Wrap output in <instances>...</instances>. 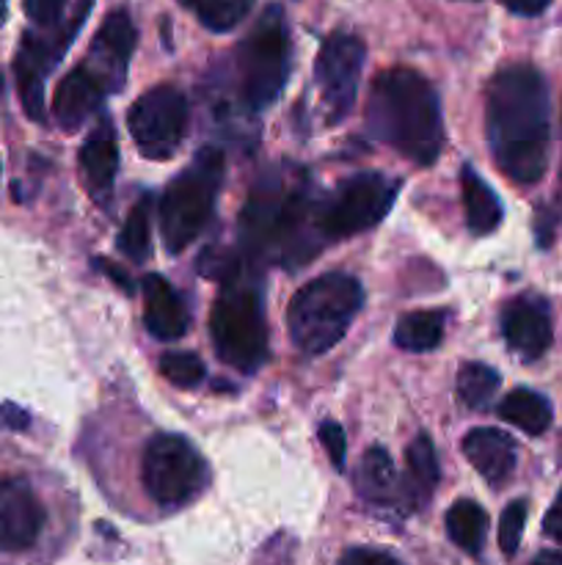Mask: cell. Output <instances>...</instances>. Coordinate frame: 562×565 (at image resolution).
Instances as JSON below:
<instances>
[{
    "label": "cell",
    "mask_w": 562,
    "mask_h": 565,
    "mask_svg": "<svg viewBox=\"0 0 562 565\" xmlns=\"http://www.w3.org/2000/svg\"><path fill=\"white\" fill-rule=\"evenodd\" d=\"M485 136L501 174L534 185L549 166L551 108L545 77L532 64H510L485 88Z\"/></svg>",
    "instance_id": "1"
},
{
    "label": "cell",
    "mask_w": 562,
    "mask_h": 565,
    "mask_svg": "<svg viewBox=\"0 0 562 565\" xmlns=\"http://www.w3.org/2000/svg\"><path fill=\"white\" fill-rule=\"evenodd\" d=\"M367 130L411 163L433 166L444 149V119L428 77L408 66L380 72L369 88Z\"/></svg>",
    "instance_id": "2"
},
{
    "label": "cell",
    "mask_w": 562,
    "mask_h": 565,
    "mask_svg": "<svg viewBox=\"0 0 562 565\" xmlns=\"http://www.w3.org/2000/svg\"><path fill=\"white\" fill-rule=\"evenodd\" d=\"M242 246L259 259L290 263L317 252V204L301 171H273L248 196L240 215Z\"/></svg>",
    "instance_id": "3"
},
{
    "label": "cell",
    "mask_w": 562,
    "mask_h": 565,
    "mask_svg": "<svg viewBox=\"0 0 562 565\" xmlns=\"http://www.w3.org/2000/svg\"><path fill=\"white\" fill-rule=\"evenodd\" d=\"M364 303L358 279L347 274H323L303 285L287 307L290 340L303 356L328 353L350 329Z\"/></svg>",
    "instance_id": "4"
},
{
    "label": "cell",
    "mask_w": 562,
    "mask_h": 565,
    "mask_svg": "<svg viewBox=\"0 0 562 565\" xmlns=\"http://www.w3.org/2000/svg\"><path fill=\"white\" fill-rule=\"evenodd\" d=\"M292 66L290 22L281 6H268L251 31L235 47V75L240 99L251 110H264L281 97Z\"/></svg>",
    "instance_id": "5"
},
{
    "label": "cell",
    "mask_w": 562,
    "mask_h": 565,
    "mask_svg": "<svg viewBox=\"0 0 562 565\" xmlns=\"http://www.w3.org/2000/svg\"><path fill=\"white\" fill-rule=\"evenodd\" d=\"M209 337L220 362L237 373H257L262 367L268 359V320L257 287L240 276L220 285L209 312Z\"/></svg>",
    "instance_id": "6"
},
{
    "label": "cell",
    "mask_w": 562,
    "mask_h": 565,
    "mask_svg": "<svg viewBox=\"0 0 562 565\" xmlns=\"http://www.w3.org/2000/svg\"><path fill=\"white\" fill-rule=\"evenodd\" d=\"M224 152L207 147L165 188L163 199H160V232H163L165 252H185L202 235L213 215L215 196L224 182Z\"/></svg>",
    "instance_id": "7"
},
{
    "label": "cell",
    "mask_w": 562,
    "mask_h": 565,
    "mask_svg": "<svg viewBox=\"0 0 562 565\" xmlns=\"http://www.w3.org/2000/svg\"><path fill=\"white\" fill-rule=\"evenodd\" d=\"M91 9L94 0H77L72 14L61 25L22 33L20 50L14 55V77L22 110L31 121H39V125L47 121V116H44V77L64 58L80 28L86 25Z\"/></svg>",
    "instance_id": "8"
},
{
    "label": "cell",
    "mask_w": 562,
    "mask_h": 565,
    "mask_svg": "<svg viewBox=\"0 0 562 565\" xmlns=\"http://www.w3.org/2000/svg\"><path fill=\"white\" fill-rule=\"evenodd\" d=\"M141 475L147 494L163 508H180L196 500L209 480L202 452L176 434H160L149 441Z\"/></svg>",
    "instance_id": "9"
},
{
    "label": "cell",
    "mask_w": 562,
    "mask_h": 565,
    "mask_svg": "<svg viewBox=\"0 0 562 565\" xmlns=\"http://www.w3.org/2000/svg\"><path fill=\"white\" fill-rule=\"evenodd\" d=\"M397 196V182L378 171H361L342 182L323 204H317V230L323 241L358 235L380 224Z\"/></svg>",
    "instance_id": "10"
},
{
    "label": "cell",
    "mask_w": 562,
    "mask_h": 565,
    "mask_svg": "<svg viewBox=\"0 0 562 565\" xmlns=\"http://www.w3.org/2000/svg\"><path fill=\"white\" fill-rule=\"evenodd\" d=\"M187 116L191 108L185 94L171 83H160L132 103L127 127L143 158L169 160L185 138Z\"/></svg>",
    "instance_id": "11"
},
{
    "label": "cell",
    "mask_w": 562,
    "mask_h": 565,
    "mask_svg": "<svg viewBox=\"0 0 562 565\" xmlns=\"http://www.w3.org/2000/svg\"><path fill=\"white\" fill-rule=\"evenodd\" d=\"M364 61H367V47L356 33L336 31L320 47L314 61V81L323 94L328 125H339L356 105Z\"/></svg>",
    "instance_id": "12"
},
{
    "label": "cell",
    "mask_w": 562,
    "mask_h": 565,
    "mask_svg": "<svg viewBox=\"0 0 562 565\" xmlns=\"http://www.w3.org/2000/svg\"><path fill=\"white\" fill-rule=\"evenodd\" d=\"M138 31L132 22L130 11L125 6L110 11L99 31L94 33L91 47H88V58L83 61L88 72L97 77L105 94L119 92L127 81V70H130V58L136 53Z\"/></svg>",
    "instance_id": "13"
},
{
    "label": "cell",
    "mask_w": 562,
    "mask_h": 565,
    "mask_svg": "<svg viewBox=\"0 0 562 565\" xmlns=\"http://www.w3.org/2000/svg\"><path fill=\"white\" fill-rule=\"evenodd\" d=\"M44 508L22 478L0 480V552H25L39 541Z\"/></svg>",
    "instance_id": "14"
},
{
    "label": "cell",
    "mask_w": 562,
    "mask_h": 565,
    "mask_svg": "<svg viewBox=\"0 0 562 565\" xmlns=\"http://www.w3.org/2000/svg\"><path fill=\"white\" fill-rule=\"evenodd\" d=\"M501 337L523 362H538L554 340L551 309L540 296H518L501 312Z\"/></svg>",
    "instance_id": "15"
},
{
    "label": "cell",
    "mask_w": 562,
    "mask_h": 565,
    "mask_svg": "<svg viewBox=\"0 0 562 565\" xmlns=\"http://www.w3.org/2000/svg\"><path fill=\"white\" fill-rule=\"evenodd\" d=\"M461 450L466 461L477 469L494 489L505 486L516 472L518 450L516 441L499 428H474L463 436Z\"/></svg>",
    "instance_id": "16"
},
{
    "label": "cell",
    "mask_w": 562,
    "mask_h": 565,
    "mask_svg": "<svg viewBox=\"0 0 562 565\" xmlns=\"http://www.w3.org/2000/svg\"><path fill=\"white\" fill-rule=\"evenodd\" d=\"M105 97V88L99 86L97 77L86 66H75L61 77L58 88L53 94V116L61 130L72 132L91 119L94 110L99 108Z\"/></svg>",
    "instance_id": "17"
},
{
    "label": "cell",
    "mask_w": 562,
    "mask_h": 565,
    "mask_svg": "<svg viewBox=\"0 0 562 565\" xmlns=\"http://www.w3.org/2000/svg\"><path fill=\"white\" fill-rule=\"evenodd\" d=\"M143 298H147V329L154 340L174 342L187 334L191 326V315H187L185 301L180 292L169 285L160 274H149L143 279Z\"/></svg>",
    "instance_id": "18"
},
{
    "label": "cell",
    "mask_w": 562,
    "mask_h": 565,
    "mask_svg": "<svg viewBox=\"0 0 562 565\" xmlns=\"http://www.w3.org/2000/svg\"><path fill=\"white\" fill-rule=\"evenodd\" d=\"M80 171L86 188L94 193V199L102 202L114 191L116 171H119V141L110 127V121H99L80 147Z\"/></svg>",
    "instance_id": "19"
},
{
    "label": "cell",
    "mask_w": 562,
    "mask_h": 565,
    "mask_svg": "<svg viewBox=\"0 0 562 565\" xmlns=\"http://www.w3.org/2000/svg\"><path fill=\"white\" fill-rule=\"evenodd\" d=\"M461 193H463V213H466V226L472 235L483 237V235H490V232L499 230L501 215H505L499 196L490 191L488 182H485L483 177L472 169V166H466V169H463Z\"/></svg>",
    "instance_id": "20"
},
{
    "label": "cell",
    "mask_w": 562,
    "mask_h": 565,
    "mask_svg": "<svg viewBox=\"0 0 562 565\" xmlns=\"http://www.w3.org/2000/svg\"><path fill=\"white\" fill-rule=\"evenodd\" d=\"M353 480H356V491L361 494V500L375 502V505H389L397 491H400L395 463H391L389 452L383 447H369L364 452Z\"/></svg>",
    "instance_id": "21"
},
{
    "label": "cell",
    "mask_w": 562,
    "mask_h": 565,
    "mask_svg": "<svg viewBox=\"0 0 562 565\" xmlns=\"http://www.w3.org/2000/svg\"><path fill=\"white\" fill-rule=\"evenodd\" d=\"M499 417L505 423L516 425L527 436H543L551 428L554 408L549 397H543L534 390H512L505 401L499 403Z\"/></svg>",
    "instance_id": "22"
},
{
    "label": "cell",
    "mask_w": 562,
    "mask_h": 565,
    "mask_svg": "<svg viewBox=\"0 0 562 565\" xmlns=\"http://www.w3.org/2000/svg\"><path fill=\"white\" fill-rule=\"evenodd\" d=\"M406 461H408V480H406L408 502L422 508L424 502L430 500V494L435 491V483H439V458H435V447L428 434H419L417 439L408 445Z\"/></svg>",
    "instance_id": "23"
},
{
    "label": "cell",
    "mask_w": 562,
    "mask_h": 565,
    "mask_svg": "<svg viewBox=\"0 0 562 565\" xmlns=\"http://www.w3.org/2000/svg\"><path fill=\"white\" fill-rule=\"evenodd\" d=\"M446 533L452 544L461 546L468 555H479L488 535V513L472 500H457L446 511Z\"/></svg>",
    "instance_id": "24"
},
{
    "label": "cell",
    "mask_w": 562,
    "mask_h": 565,
    "mask_svg": "<svg viewBox=\"0 0 562 565\" xmlns=\"http://www.w3.org/2000/svg\"><path fill=\"white\" fill-rule=\"evenodd\" d=\"M441 340H444V312H435V309L406 315L395 329V345L411 353L435 351Z\"/></svg>",
    "instance_id": "25"
},
{
    "label": "cell",
    "mask_w": 562,
    "mask_h": 565,
    "mask_svg": "<svg viewBox=\"0 0 562 565\" xmlns=\"http://www.w3.org/2000/svg\"><path fill=\"white\" fill-rule=\"evenodd\" d=\"M180 6L191 11L207 31L229 33L251 14L257 0H180Z\"/></svg>",
    "instance_id": "26"
},
{
    "label": "cell",
    "mask_w": 562,
    "mask_h": 565,
    "mask_svg": "<svg viewBox=\"0 0 562 565\" xmlns=\"http://www.w3.org/2000/svg\"><path fill=\"white\" fill-rule=\"evenodd\" d=\"M499 384H501V379L494 367L472 362V364H466L461 373H457L455 390H457V397H461L468 408H474V412H483V408H488L490 401L496 397Z\"/></svg>",
    "instance_id": "27"
},
{
    "label": "cell",
    "mask_w": 562,
    "mask_h": 565,
    "mask_svg": "<svg viewBox=\"0 0 562 565\" xmlns=\"http://www.w3.org/2000/svg\"><path fill=\"white\" fill-rule=\"evenodd\" d=\"M149 196H143L136 207L130 210L127 221L121 224L119 232V252L136 265L147 263L149 252H152V226H149Z\"/></svg>",
    "instance_id": "28"
},
{
    "label": "cell",
    "mask_w": 562,
    "mask_h": 565,
    "mask_svg": "<svg viewBox=\"0 0 562 565\" xmlns=\"http://www.w3.org/2000/svg\"><path fill=\"white\" fill-rule=\"evenodd\" d=\"M160 373L176 390H196L204 381V362L196 353H182V351H169L160 356Z\"/></svg>",
    "instance_id": "29"
},
{
    "label": "cell",
    "mask_w": 562,
    "mask_h": 565,
    "mask_svg": "<svg viewBox=\"0 0 562 565\" xmlns=\"http://www.w3.org/2000/svg\"><path fill=\"white\" fill-rule=\"evenodd\" d=\"M523 524H527V502L512 500L510 505L505 508L499 522V550L505 552L507 557L516 555L518 546H521Z\"/></svg>",
    "instance_id": "30"
},
{
    "label": "cell",
    "mask_w": 562,
    "mask_h": 565,
    "mask_svg": "<svg viewBox=\"0 0 562 565\" xmlns=\"http://www.w3.org/2000/svg\"><path fill=\"white\" fill-rule=\"evenodd\" d=\"M198 274L226 285V281H231L235 276H240V259H237V254L226 252V248H207V252L198 257Z\"/></svg>",
    "instance_id": "31"
},
{
    "label": "cell",
    "mask_w": 562,
    "mask_h": 565,
    "mask_svg": "<svg viewBox=\"0 0 562 565\" xmlns=\"http://www.w3.org/2000/svg\"><path fill=\"white\" fill-rule=\"evenodd\" d=\"M66 3L69 0H22V9L36 28H55L64 22Z\"/></svg>",
    "instance_id": "32"
},
{
    "label": "cell",
    "mask_w": 562,
    "mask_h": 565,
    "mask_svg": "<svg viewBox=\"0 0 562 565\" xmlns=\"http://www.w3.org/2000/svg\"><path fill=\"white\" fill-rule=\"evenodd\" d=\"M320 441H323L325 452H328L331 463L336 469L345 467V456H347V439L345 430H342L339 423H323L320 425Z\"/></svg>",
    "instance_id": "33"
},
{
    "label": "cell",
    "mask_w": 562,
    "mask_h": 565,
    "mask_svg": "<svg viewBox=\"0 0 562 565\" xmlns=\"http://www.w3.org/2000/svg\"><path fill=\"white\" fill-rule=\"evenodd\" d=\"M339 565H402L395 555L383 550H369V546H356L342 555Z\"/></svg>",
    "instance_id": "34"
},
{
    "label": "cell",
    "mask_w": 562,
    "mask_h": 565,
    "mask_svg": "<svg viewBox=\"0 0 562 565\" xmlns=\"http://www.w3.org/2000/svg\"><path fill=\"white\" fill-rule=\"evenodd\" d=\"M543 533L562 546V489H560V494L554 497V502H551L549 513H545Z\"/></svg>",
    "instance_id": "35"
},
{
    "label": "cell",
    "mask_w": 562,
    "mask_h": 565,
    "mask_svg": "<svg viewBox=\"0 0 562 565\" xmlns=\"http://www.w3.org/2000/svg\"><path fill=\"white\" fill-rule=\"evenodd\" d=\"M501 6H505L510 14H518V17H538L543 14L545 9L551 6V0H499Z\"/></svg>",
    "instance_id": "36"
},
{
    "label": "cell",
    "mask_w": 562,
    "mask_h": 565,
    "mask_svg": "<svg viewBox=\"0 0 562 565\" xmlns=\"http://www.w3.org/2000/svg\"><path fill=\"white\" fill-rule=\"evenodd\" d=\"M0 425H6V428L11 430H25L28 425H31V417H28L22 408L6 403V406H0Z\"/></svg>",
    "instance_id": "37"
},
{
    "label": "cell",
    "mask_w": 562,
    "mask_h": 565,
    "mask_svg": "<svg viewBox=\"0 0 562 565\" xmlns=\"http://www.w3.org/2000/svg\"><path fill=\"white\" fill-rule=\"evenodd\" d=\"M102 268H105V274H108V276H110V279H116V285H119V287H121V290H125V292H132V281H130V276L119 274V270H116V268H114V265H108V263H105V265H102Z\"/></svg>",
    "instance_id": "38"
},
{
    "label": "cell",
    "mask_w": 562,
    "mask_h": 565,
    "mask_svg": "<svg viewBox=\"0 0 562 565\" xmlns=\"http://www.w3.org/2000/svg\"><path fill=\"white\" fill-rule=\"evenodd\" d=\"M534 565H562V555H556V552H543V555H538Z\"/></svg>",
    "instance_id": "39"
},
{
    "label": "cell",
    "mask_w": 562,
    "mask_h": 565,
    "mask_svg": "<svg viewBox=\"0 0 562 565\" xmlns=\"http://www.w3.org/2000/svg\"><path fill=\"white\" fill-rule=\"evenodd\" d=\"M6 6H9V0H0V22H6Z\"/></svg>",
    "instance_id": "40"
},
{
    "label": "cell",
    "mask_w": 562,
    "mask_h": 565,
    "mask_svg": "<svg viewBox=\"0 0 562 565\" xmlns=\"http://www.w3.org/2000/svg\"><path fill=\"white\" fill-rule=\"evenodd\" d=\"M466 3H477V0H466Z\"/></svg>",
    "instance_id": "41"
}]
</instances>
